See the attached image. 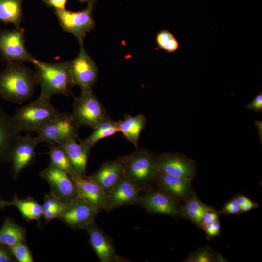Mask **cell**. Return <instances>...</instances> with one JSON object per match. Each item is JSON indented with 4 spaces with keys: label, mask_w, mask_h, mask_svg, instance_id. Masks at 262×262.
Listing matches in <instances>:
<instances>
[{
    "label": "cell",
    "mask_w": 262,
    "mask_h": 262,
    "mask_svg": "<svg viewBox=\"0 0 262 262\" xmlns=\"http://www.w3.org/2000/svg\"><path fill=\"white\" fill-rule=\"evenodd\" d=\"M79 44L80 48L78 56L70 61L73 82L82 91L92 90L98 78V69L95 62L87 53L83 42Z\"/></svg>",
    "instance_id": "cell-11"
},
{
    "label": "cell",
    "mask_w": 262,
    "mask_h": 262,
    "mask_svg": "<svg viewBox=\"0 0 262 262\" xmlns=\"http://www.w3.org/2000/svg\"><path fill=\"white\" fill-rule=\"evenodd\" d=\"M184 202L180 206L181 216L191 220L199 227L205 213L208 211L215 210L200 201L195 192Z\"/></svg>",
    "instance_id": "cell-24"
},
{
    "label": "cell",
    "mask_w": 262,
    "mask_h": 262,
    "mask_svg": "<svg viewBox=\"0 0 262 262\" xmlns=\"http://www.w3.org/2000/svg\"><path fill=\"white\" fill-rule=\"evenodd\" d=\"M12 116L0 107V163L11 162L13 149L22 136Z\"/></svg>",
    "instance_id": "cell-16"
},
{
    "label": "cell",
    "mask_w": 262,
    "mask_h": 262,
    "mask_svg": "<svg viewBox=\"0 0 262 262\" xmlns=\"http://www.w3.org/2000/svg\"><path fill=\"white\" fill-rule=\"evenodd\" d=\"M201 228L205 231L207 237L210 239L213 237H217L220 232V223L219 219L213 223H209L203 225Z\"/></svg>",
    "instance_id": "cell-34"
},
{
    "label": "cell",
    "mask_w": 262,
    "mask_h": 262,
    "mask_svg": "<svg viewBox=\"0 0 262 262\" xmlns=\"http://www.w3.org/2000/svg\"><path fill=\"white\" fill-rule=\"evenodd\" d=\"M59 113L51 98L40 94L35 100L17 108L11 116L21 132L37 133Z\"/></svg>",
    "instance_id": "cell-3"
},
{
    "label": "cell",
    "mask_w": 262,
    "mask_h": 262,
    "mask_svg": "<svg viewBox=\"0 0 262 262\" xmlns=\"http://www.w3.org/2000/svg\"><path fill=\"white\" fill-rule=\"evenodd\" d=\"M99 211L78 196L65 206L58 218L73 229H85Z\"/></svg>",
    "instance_id": "cell-10"
},
{
    "label": "cell",
    "mask_w": 262,
    "mask_h": 262,
    "mask_svg": "<svg viewBox=\"0 0 262 262\" xmlns=\"http://www.w3.org/2000/svg\"><path fill=\"white\" fill-rule=\"evenodd\" d=\"M0 52L8 63H33L35 59L26 49L24 30L20 27L10 30L0 29Z\"/></svg>",
    "instance_id": "cell-8"
},
{
    "label": "cell",
    "mask_w": 262,
    "mask_h": 262,
    "mask_svg": "<svg viewBox=\"0 0 262 262\" xmlns=\"http://www.w3.org/2000/svg\"><path fill=\"white\" fill-rule=\"evenodd\" d=\"M49 155L51 163L66 172L70 177L79 176L74 171L66 152L61 145H51Z\"/></svg>",
    "instance_id": "cell-28"
},
{
    "label": "cell",
    "mask_w": 262,
    "mask_h": 262,
    "mask_svg": "<svg viewBox=\"0 0 262 262\" xmlns=\"http://www.w3.org/2000/svg\"><path fill=\"white\" fill-rule=\"evenodd\" d=\"M146 123V118L142 115L133 116L127 115L123 120L118 121L119 130L129 141L137 147L140 133Z\"/></svg>",
    "instance_id": "cell-25"
},
{
    "label": "cell",
    "mask_w": 262,
    "mask_h": 262,
    "mask_svg": "<svg viewBox=\"0 0 262 262\" xmlns=\"http://www.w3.org/2000/svg\"><path fill=\"white\" fill-rule=\"evenodd\" d=\"M22 17L20 0H0V22L20 27Z\"/></svg>",
    "instance_id": "cell-26"
},
{
    "label": "cell",
    "mask_w": 262,
    "mask_h": 262,
    "mask_svg": "<svg viewBox=\"0 0 262 262\" xmlns=\"http://www.w3.org/2000/svg\"><path fill=\"white\" fill-rule=\"evenodd\" d=\"M67 0H48V4L55 9H64Z\"/></svg>",
    "instance_id": "cell-39"
},
{
    "label": "cell",
    "mask_w": 262,
    "mask_h": 262,
    "mask_svg": "<svg viewBox=\"0 0 262 262\" xmlns=\"http://www.w3.org/2000/svg\"><path fill=\"white\" fill-rule=\"evenodd\" d=\"M78 192V196L98 210L105 209L108 194L88 176L70 177Z\"/></svg>",
    "instance_id": "cell-19"
},
{
    "label": "cell",
    "mask_w": 262,
    "mask_h": 262,
    "mask_svg": "<svg viewBox=\"0 0 262 262\" xmlns=\"http://www.w3.org/2000/svg\"><path fill=\"white\" fill-rule=\"evenodd\" d=\"M49 184L50 193L66 204L78 196L76 187L69 175L52 163L39 172Z\"/></svg>",
    "instance_id": "cell-9"
},
{
    "label": "cell",
    "mask_w": 262,
    "mask_h": 262,
    "mask_svg": "<svg viewBox=\"0 0 262 262\" xmlns=\"http://www.w3.org/2000/svg\"><path fill=\"white\" fill-rule=\"evenodd\" d=\"M38 84L35 73L20 62H10L0 72V97L21 104L30 98Z\"/></svg>",
    "instance_id": "cell-1"
},
{
    "label": "cell",
    "mask_w": 262,
    "mask_h": 262,
    "mask_svg": "<svg viewBox=\"0 0 262 262\" xmlns=\"http://www.w3.org/2000/svg\"><path fill=\"white\" fill-rule=\"evenodd\" d=\"M155 42L159 49L169 53L175 52L179 47L177 38L166 29L161 30L157 33Z\"/></svg>",
    "instance_id": "cell-29"
},
{
    "label": "cell",
    "mask_w": 262,
    "mask_h": 262,
    "mask_svg": "<svg viewBox=\"0 0 262 262\" xmlns=\"http://www.w3.org/2000/svg\"><path fill=\"white\" fill-rule=\"evenodd\" d=\"M38 144L35 137L29 135L21 136L17 141L11 156L10 173L14 180H16L23 170L35 162Z\"/></svg>",
    "instance_id": "cell-14"
},
{
    "label": "cell",
    "mask_w": 262,
    "mask_h": 262,
    "mask_svg": "<svg viewBox=\"0 0 262 262\" xmlns=\"http://www.w3.org/2000/svg\"><path fill=\"white\" fill-rule=\"evenodd\" d=\"M77 137L67 140L62 146L65 149L70 164L76 174L81 177L86 176L87 164L90 154L89 147L81 141H76Z\"/></svg>",
    "instance_id": "cell-21"
},
{
    "label": "cell",
    "mask_w": 262,
    "mask_h": 262,
    "mask_svg": "<svg viewBox=\"0 0 262 262\" xmlns=\"http://www.w3.org/2000/svg\"><path fill=\"white\" fill-rule=\"evenodd\" d=\"M219 212L215 210L206 212L203 216L200 227L209 223H212L219 219Z\"/></svg>",
    "instance_id": "cell-37"
},
{
    "label": "cell",
    "mask_w": 262,
    "mask_h": 262,
    "mask_svg": "<svg viewBox=\"0 0 262 262\" xmlns=\"http://www.w3.org/2000/svg\"><path fill=\"white\" fill-rule=\"evenodd\" d=\"M35 75L41 94L50 97L56 94L69 96L74 84L70 61L46 63L34 59Z\"/></svg>",
    "instance_id": "cell-2"
},
{
    "label": "cell",
    "mask_w": 262,
    "mask_h": 262,
    "mask_svg": "<svg viewBox=\"0 0 262 262\" xmlns=\"http://www.w3.org/2000/svg\"><path fill=\"white\" fill-rule=\"evenodd\" d=\"M73 117L80 126L93 129L110 119L106 111L92 90L82 91L73 104Z\"/></svg>",
    "instance_id": "cell-5"
},
{
    "label": "cell",
    "mask_w": 262,
    "mask_h": 262,
    "mask_svg": "<svg viewBox=\"0 0 262 262\" xmlns=\"http://www.w3.org/2000/svg\"><path fill=\"white\" fill-rule=\"evenodd\" d=\"M59 215V213L52 209L44 210L42 213V217L46 224L55 218H58Z\"/></svg>",
    "instance_id": "cell-38"
},
{
    "label": "cell",
    "mask_w": 262,
    "mask_h": 262,
    "mask_svg": "<svg viewBox=\"0 0 262 262\" xmlns=\"http://www.w3.org/2000/svg\"><path fill=\"white\" fill-rule=\"evenodd\" d=\"M215 257L213 253L208 247L202 248L192 253L185 259L187 262H212Z\"/></svg>",
    "instance_id": "cell-31"
},
{
    "label": "cell",
    "mask_w": 262,
    "mask_h": 262,
    "mask_svg": "<svg viewBox=\"0 0 262 262\" xmlns=\"http://www.w3.org/2000/svg\"><path fill=\"white\" fill-rule=\"evenodd\" d=\"M65 204L50 192L49 194H45L44 201L42 205L43 211L52 209L60 214L63 210ZM59 217V216H58Z\"/></svg>",
    "instance_id": "cell-32"
},
{
    "label": "cell",
    "mask_w": 262,
    "mask_h": 262,
    "mask_svg": "<svg viewBox=\"0 0 262 262\" xmlns=\"http://www.w3.org/2000/svg\"><path fill=\"white\" fill-rule=\"evenodd\" d=\"M139 188L122 175L108 193L105 209L107 211L126 205L140 204Z\"/></svg>",
    "instance_id": "cell-13"
},
{
    "label": "cell",
    "mask_w": 262,
    "mask_h": 262,
    "mask_svg": "<svg viewBox=\"0 0 262 262\" xmlns=\"http://www.w3.org/2000/svg\"><path fill=\"white\" fill-rule=\"evenodd\" d=\"M259 207V204L257 203H255L252 201L251 200L244 204L241 206H239L240 209L241 211V213L247 212L248 211H250L251 210L256 209Z\"/></svg>",
    "instance_id": "cell-40"
},
{
    "label": "cell",
    "mask_w": 262,
    "mask_h": 262,
    "mask_svg": "<svg viewBox=\"0 0 262 262\" xmlns=\"http://www.w3.org/2000/svg\"><path fill=\"white\" fill-rule=\"evenodd\" d=\"M80 126L72 115L60 112L38 132L35 137L39 143L62 145L71 137H77Z\"/></svg>",
    "instance_id": "cell-7"
},
{
    "label": "cell",
    "mask_w": 262,
    "mask_h": 262,
    "mask_svg": "<svg viewBox=\"0 0 262 262\" xmlns=\"http://www.w3.org/2000/svg\"><path fill=\"white\" fill-rule=\"evenodd\" d=\"M26 240V229L7 217L0 228V245L10 247Z\"/></svg>",
    "instance_id": "cell-23"
},
{
    "label": "cell",
    "mask_w": 262,
    "mask_h": 262,
    "mask_svg": "<svg viewBox=\"0 0 262 262\" xmlns=\"http://www.w3.org/2000/svg\"><path fill=\"white\" fill-rule=\"evenodd\" d=\"M0 204L3 209L10 206L16 207L23 218L28 222L32 220H37L39 222L42 217V205L31 196H28L25 199H19L15 195L11 201L1 199Z\"/></svg>",
    "instance_id": "cell-22"
},
{
    "label": "cell",
    "mask_w": 262,
    "mask_h": 262,
    "mask_svg": "<svg viewBox=\"0 0 262 262\" xmlns=\"http://www.w3.org/2000/svg\"><path fill=\"white\" fill-rule=\"evenodd\" d=\"M155 180L160 190L177 202L185 201L194 193L189 179L158 172Z\"/></svg>",
    "instance_id": "cell-17"
},
{
    "label": "cell",
    "mask_w": 262,
    "mask_h": 262,
    "mask_svg": "<svg viewBox=\"0 0 262 262\" xmlns=\"http://www.w3.org/2000/svg\"><path fill=\"white\" fill-rule=\"evenodd\" d=\"M255 125L257 127L258 133L259 134V139L261 144L262 142V121H256Z\"/></svg>",
    "instance_id": "cell-41"
},
{
    "label": "cell",
    "mask_w": 262,
    "mask_h": 262,
    "mask_svg": "<svg viewBox=\"0 0 262 262\" xmlns=\"http://www.w3.org/2000/svg\"><path fill=\"white\" fill-rule=\"evenodd\" d=\"M120 158L123 166V175L141 190L155 180L158 174L156 157L149 151L140 149Z\"/></svg>",
    "instance_id": "cell-4"
},
{
    "label": "cell",
    "mask_w": 262,
    "mask_h": 262,
    "mask_svg": "<svg viewBox=\"0 0 262 262\" xmlns=\"http://www.w3.org/2000/svg\"><path fill=\"white\" fill-rule=\"evenodd\" d=\"M81 2H85L88 1L89 0H78Z\"/></svg>",
    "instance_id": "cell-42"
},
{
    "label": "cell",
    "mask_w": 262,
    "mask_h": 262,
    "mask_svg": "<svg viewBox=\"0 0 262 262\" xmlns=\"http://www.w3.org/2000/svg\"><path fill=\"white\" fill-rule=\"evenodd\" d=\"M95 4V0H89L86 8L77 12L55 9V14L62 29L72 34L79 43L83 42L86 33L96 26L92 16Z\"/></svg>",
    "instance_id": "cell-6"
},
{
    "label": "cell",
    "mask_w": 262,
    "mask_h": 262,
    "mask_svg": "<svg viewBox=\"0 0 262 262\" xmlns=\"http://www.w3.org/2000/svg\"><path fill=\"white\" fill-rule=\"evenodd\" d=\"M119 131L118 121H114L109 119L94 129L91 134L81 141L91 148L101 139L112 136Z\"/></svg>",
    "instance_id": "cell-27"
},
{
    "label": "cell",
    "mask_w": 262,
    "mask_h": 262,
    "mask_svg": "<svg viewBox=\"0 0 262 262\" xmlns=\"http://www.w3.org/2000/svg\"><path fill=\"white\" fill-rule=\"evenodd\" d=\"M246 108L256 113L262 111V92H260L246 106Z\"/></svg>",
    "instance_id": "cell-36"
},
{
    "label": "cell",
    "mask_w": 262,
    "mask_h": 262,
    "mask_svg": "<svg viewBox=\"0 0 262 262\" xmlns=\"http://www.w3.org/2000/svg\"><path fill=\"white\" fill-rule=\"evenodd\" d=\"M158 173L193 180L195 176V162L179 153H164L156 157Z\"/></svg>",
    "instance_id": "cell-12"
},
{
    "label": "cell",
    "mask_w": 262,
    "mask_h": 262,
    "mask_svg": "<svg viewBox=\"0 0 262 262\" xmlns=\"http://www.w3.org/2000/svg\"><path fill=\"white\" fill-rule=\"evenodd\" d=\"M178 202L160 190H151L141 196L139 204L151 213L179 217L181 215Z\"/></svg>",
    "instance_id": "cell-15"
},
{
    "label": "cell",
    "mask_w": 262,
    "mask_h": 262,
    "mask_svg": "<svg viewBox=\"0 0 262 262\" xmlns=\"http://www.w3.org/2000/svg\"><path fill=\"white\" fill-rule=\"evenodd\" d=\"M1 199H1V198H0V211L1 210H2V209H3L2 208V207H1V204H0V202H1Z\"/></svg>",
    "instance_id": "cell-43"
},
{
    "label": "cell",
    "mask_w": 262,
    "mask_h": 262,
    "mask_svg": "<svg viewBox=\"0 0 262 262\" xmlns=\"http://www.w3.org/2000/svg\"><path fill=\"white\" fill-rule=\"evenodd\" d=\"M9 248L17 261L19 262H34L33 255L26 242L17 244Z\"/></svg>",
    "instance_id": "cell-30"
},
{
    "label": "cell",
    "mask_w": 262,
    "mask_h": 262,
    "mask_svg": "<svg viewBox=\"0 0 262 262\" xmlns=\"http://www.w3.org/2000/svg\"><path fill=\"white\" fill-rule=\"evenodd\" d=\"M16 261L9 247L0 245V262H15Z\"/></svg>",
    "instance_id": "cell-35"
},
{
    "label": "cell",
    "mask_w": 262,
    "mask_h": 262,
    "mask_svg": "<svg viewBox=\"0 0 262 262\" xmlns=\"http://www.w3.org/2000/svg\"><path fill=\"white\" fill-rule=\"evenodd\" d=\"M219 213L226 215L228 214L238 215L242 213L239 205L234 197L227 202Z\"/></svg>",
    "instance_id": "cell-33"
},
{
    "label": "cell",
    "mask_w": 262,
    "mask_h": 262,
    "mask_svg": "<svg viewBox=\"0 0 262 262\" xmlns=\"http://www.w3.org/2000/svg\"><path fill=\"white\" fill-rule=\"evenodd\" d=\"M123 166L120 157L104 163L89 178L98 184L107 194L123 175Z\"/></svg>",
    "instance_id": "cell-20"
},
{
    "label": "cell",
    "mask_w": 262,
    "mask_h": 262,
    "mask_svg": "<svg viewBox=\"0 0 262 262\" xmlns=\"http://www.w3.org/2000/svg\"><path fill=\"white\" fill-rule=\"evenodd\" d=\"M85 229L89 236V243L100 262L123 261L116 255L110 238L98 227L95 222Z\"/></svg>",
    "instance_id": "cell-18"
}]
</instances>
